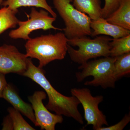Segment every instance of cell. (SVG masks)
Instances as JSON below:
<instances>
[{
	"mask_svg": "<svg viewBox=\"0 0 130 130\" xmlns=\"http://www.w3.org/2000/svg\"><path fill=\"white\" fill-rule=\"evenodd\" d=\"M31 59L28 58L27 69L21 75L32 79L45 90L48 98L47 109L56 114L72 118L83 124V119L78 108L80 103L79 100L74 96H66L56 90L45 76L44 71L36 66Z\"/></svg>",
	"mask_w": 130,
	"mask_h": 130,
	"instance_id": "6da1fadb",
	"label": "cell"
},
{
	"mask_svg": "<svg viewBox=\"0 0 130 130\" xmlns=\"http://www.w3.org/2000/svg\"><path fill=\"white\" fill-rule=\"evenodd\" d=\"M68 41L62 32L30 38L25 45L26 56L38 60V67L42 68L53 61L65 58L67 52Z\"/></svg>",
	"mask_w": 130,
	"mask_h": 130,
	"instance_id": "7a4b0ae2",
	"label": "cell"
},
{
	"mask_svg": "<svg viewBox=\"0 0 130 130\" xmlns=\"http://www.w3.org/2000/svg\"><path fill=\"white\" fill-rule=\"evenodd\" d=\"M112 39L105 36H96L93 39L87 37L70 39L67 52L72 61L82 64L91 59L109 56V43Z\"/></svg>",
	"mask_w": 130,
	"mask_h": 130,
	"instance_id": "3957f363",
	"label": "cell"
},
{
	"mask_svg": "<svg viewBox=\"0 0 130 130\" xmlns=\"http://www.w3.org/2000/svg\"><path fill=\"white\" fill-rule=\"evenodd\" d=\"M72 2V0H53L55 8L64 23L65 36L68 40L91 36V19L75 8Z\"/></svg>",
	"mask_w": 130,
	"mask_h": 130,
	"instance_id": "277c9868",
	"label": "cell"
},
{
	"mask_svg": "<svg viewBox=\"0 0 130 130\" xmlns=\"http://www.w3.org/2000/svg\"><path fill=\"white\" fill-rule=\"evenodd\" d=\"M116 57L111 56L90 61L81 64L78 68L82 71L76 73L77 81L81 82L87 77L91 76L93 80L86 81L85 85L95 87L100 86L103 89L115 88L116 81L114 78V64Z\"/></svg>",
	"mask_w": 130,
	"mask_h": 130,
	"instance_id": "5b68a950",
	"label": "cell"
},
{
	"mask_svg": "<svg viewBox=\"0 0 130 130\" xmlns=\"http://www.w3.org/2000/svg\"><path fill=\"white\" fill-rule=\"evenodd\" d=\"M48 12L42 8L38 11L35 7H32L30 14H27L28 20L25 21L19 20L18 28L11 30L8 34L9 37L13 39L28 40L30 39L29 35L33 31L40 29L47 30L51 29L63 30V29L56 28L53 25L56 18L50 16Z\"/></svg>",
	"mask_w": 130,
	"mask_h": 130,
	"instance_id": "8992f818",
	"label": "cell"
},
{
	"mask_svg": "<svg viewBox=\"0 0 130 130\" xmlns=\"http://www.w3.org/2000/svg\"><path fill=\"white\" fill-rule=\"evenodd\" d=\"M71 93L82 104L86 125H91L94 130H99L103 125H108L106 116L98 108V105L103 101L102 95L93 96L87 88H74L71 89Z\"/></svg>",
	"mask_w": 130,
	"mask_h": 130,
	"instance_id": "52a82bcc",
	"label": "cell"
},
{
	"mask_svg": "<svg viewBox=\"0 0 130 130\" xmlns=\"http://www.w3.org/2000/svg\"><path fill=\"white\" fill-rule=\"evenodd\" d=\"M46 98V94L43 91H35L32 95L28 97L31 103L36 119V126L41 127L42 130H54L56 124L63 121L62 115L54 114L49 111L43 105V100Z\"/></svg>",
	"mask_w": 130,
	"mask_h": 130,
	"instance_id": "ba28073f",
	"label": "cell"
},
{
	"mask_svg": "<svg viewBox=\"0 0 130 130\" xmlns=\"http://www.w3.org/2000/svg\"><path fill=\"white\" fill-rule=\"evenodd\" d=\"M28 58L13 45L5 44L0 46V72L6 74L22 75L27 69Z\"/></svg>",
	"mask_w": 130,
	"mask_h": 130,
	"instance_id": "9c48e42d",
	"label": "cell"
},
{
	"mask_svg": "<svg viewBox=\"0 0 130 130\" xmlns=\"http://www.w3.org/2000/svg\"><path fill=\"white\" fill-rule=\"evenodd\" d=\"M90 28L93 30L91 35L92 37L103 35L117 38L130 35V30L109 23L106 19L102 18L95 20H91Z\"/></svg>",
	"mask_w": 130,
	"mask_h": 130,
	"instance_id": "30bf717a",
	"label": "cell"
},
{
	"mask_svg": "<svg viewBox=\"0 0 130 130\" xmlns=\"http://www.w3.org/2000/svg\"><path fill=\"white\" fill-rule=\"evenodd\" d=\"M2 98L35 124L36 119L31 105L24 102L12 85L8 84L3 92Z\"/></svg>",
	"mask_w": 130,
	"mask_h": 130,
	"instance_id": "8fae6325",
	"label": "cell"
},
{
	"mask_svg": "<svg viewBox=\"0 0 130 130\" xmlns=\"http://www.w3.org/2000/svg\"><path fill=\"white\" fill-rule=\"evenodd\" d=\"M106 19L109 23L130 30V0H123L119 7Z\"/></svg>",
	"mask_w": 130,
	"mask_h": 130,
	"instance_id": "7c38bea8",
	"label": "cell"
},
{
	"mask_svg": "<svg viewBox=\"0 0 130 130\" xmlns=\"http://www.w3.org/2000/svg\"><path fill=\"white\" fill-rule=\"evenodd\" d=\"M72 2L75 8L88 15L91 20L102 18L101 0H72Z\"/></svg>",
	"mask_w": 130,
	"mask_h": 130,
	"instance_id": "4fadbf2b",
	"label": "cell"
},
{
	"mask_svg": "<svg viewBox=\"0 0 130 130\" xmlns=\"http://www.w3.org/2000/svg\"><path fill=\"white\" fill-rule=\"evenodd\" d=\"M3 7H8L12 10L18 11L21 7H40L46 10L54 18H57L56 14L48 4L46 0H5L2 4Z\"/></svg>",
	"mask_w": 130,
	"mask_h": 130,
	"instance_id": "5bb4252c",
	"label": "cell"
},
{
	"mask_svg": "<svg viewBox=\"0 0 130 130\" xmlns=\"http://www.w3.org/2000/svg\"><path fill=\"white\" fill-rule=\"evenodd\" d=\"M18 12L8 7L0 9V35L8 29L16 28L19 21L16 16Z\"/></svg>",
	"mask_w": 130,
	"mask_h": 130,
	"instance_id": "9a60e30c",
	"label": "cell"
},
{
	"mask_svg": "<svg viewBox=\"0 0 130 130\" xmlns=\"http://www.w3.org/2000/svg\"><path fill=\"white\" fill-rule=\"evenodd\" d=\"M130 73V53L116 57L114 64L113 76L116 81Z\"/></svg>",
	"mask_w": 130,
	"mask_h": 130,
	"instance_id": "2e32d148",
	"label": "cell"
},
{
	"mask_svg": "<svg viewBox=\"0 0 130 130\" xmlns=\"http://www.w3.org/2000/svg\"><path fill=\"white\" fill-rule=\"evenodd\" d=\"M110 55L116 57L130 53V35L121 38H113L109 43Z\"/></svg>",
	"mask_w": 130,
	"mask_h": 130,
	"instance_id": "e0dca14e",
	"label": "cell"
},
{
	"mask_svg": "<svg viewBox=\"0 0 130 130\" xmlns=\"http://www.w3.org/2000/svg\"><path fill=\"white\" fill-rule=\"evenodd\" d=\"M8 111L12 121L13 130H35L24 119L20 112L14 108H8Z\"/></svg>",
	"mask_w": 130,
	"mask_h": 130,
	"instance_id": "ac0fdd59",
	"label": "cell"
},
{
	"mask_svg": "<svg viewBox=\"0 0 130 130\" xmlns=\"http://www.w3.org/2000/svg\"><path fill=\"white\" fill-rule=\"evenodd\" d=\"M123 0H105L104 7L102 8V18L105 19L109 17L115 11Z\"/></svg>",
	"mask_w": 130,
	"mask_h": 130,
	"instance_id": "d6986e66",
	"label": "cell"
},
{
	"mask_svg": "<svg viewBox=\"0 0 130 130\" xmlns=\"http://www.w3.org/2000/svg\"><path fill=\"white\" fill-rule=\"evenodd\" d=\"M130 121V113L125 115L124 118L118 123L108 127H102L98 130H123Z\"/></svg>",
	"mask_w": 130,
	"mask_h": 130,
	"instance_id": "ffe728a7",
	"label": "cell"
},
{
	"mask_svg": "<svg viewBox=\"0 0 130 130\" xmlns=\"http://www.w3.org/2000/svg\"><path fill=\"white\" fill-rule=\"evenodd\" d=\"M2 126V130H13L12 121L9 115L4 118Z\"/></svg>",
	"mask_w": 130,
	"mask_h": 130,
	"instance_id": "44dd1931",
	"label": "cell"
},
{
	"mask_svg": "<svg viewBox=\"0 0 130 130\" xmlns=\"http://www.w3.org/2000/svg\"><path fill=\"white\" fill-rule=\"evenodd\" d=\"M5 75L4 73L0 72V98H2L3 92L8 84Z\"/></svg>",
	"mask_w": 130,
	"mask_h": 130,
	"instance_id": "7402d4cb",
	"label": "cell"
},
{
	"mask_svg": "<svg viewBox=\"0 0 130 130\" xmlns=\"http://www.w3.org/2000/svg\"><path fill=\"white\" fill-rule=\"evenodd\" d=\"M3 0H0V6H2V4L3 2Z\"/></svg>",
	"mask_w": 130,
	"mask_h": 130,
	"instance_id": "603a6c76",
	"label": "cell"
}]
</instances>
